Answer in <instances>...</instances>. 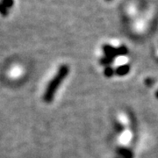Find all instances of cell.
I'll list each match as a JSON object with an SVG mask.
<instances>
[{"label":"cell","instance_id":"cell-1","mask_svg":"<svg viewBox=\"0 0 158 158\" xmlns=\"http://www.w3.org/2000/svg\"><path fill=\"white\" fill-rule=\"evenodd\" d=\"M69 71V69L68 65H62L59 68L56 75L51 80L50 83L47 87V90H45V93L43 96L44 101L47 103H50L52 101V99L54 98V96H55V93L58 89V86L62 84V80L68 76Z\"/></svg>","mask_w":158,"mask_h":158},{"label":"cell","instance_id":"cell-2","mask_svg":"<svg viewBox=\"0 0 158 158\" xmlns=\"http://www.w3.org/2000/svg\"><path fill=\"white\" fill-rule=\"evenodd\" d=\"M130 137H131V135H130L129 132H125L121 136V140L123 142H127L130 140Z\"/></svg>","mask_w":158,"mask_h":158},{"label":"cell","instance_id":"cell-3","mask_svg":"<svg viewBox=\"0 0 158 158\" xmlns=\"http://www.w3.org/2000/svg\"><path fill=\"white\" fill-rule=\"evenodd\" d=\"M19 73H20V69L19 68H15L11 71V76H18Z\"/></svg>","mask_w":158,"mask_h":158}]
</instances>
